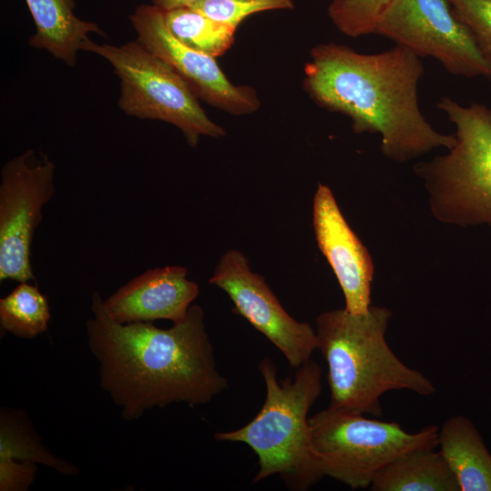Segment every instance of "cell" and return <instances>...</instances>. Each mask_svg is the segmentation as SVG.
I'll use <instances>...</instances> for the list:
<instances>
[{"instance_id": "obj_1", "label": "cell", "mask_w": 491, "mask_h": 491, "mask_svg": "<svg viewBox=\"0 0 491 491\" xmlns=\"http://www.w3.org/2000/svg\"><path fill=\"white\" fill-rule=\"evenodd\" d=\"M91 311L87 344L99 383L125 420L173 403L204 405L227 388L200 306L192 305L185 319L167 329L153 322L114 321L98 292L92 295Z\"/></svg>"}, {"instance_id": "obj_2", "label": "cell", "mask_w": 491, "mask_h": 491, "mask_svg": "<svg viewBox=\"0 0 491 491\" xmlns=\"http://www.w3.org/2000/svg\"><path fill=\"white\" fill-rule=\"evenodd\" d=\"M425 66L417 55L396 45L362 54L344 45L310 49L303 87L320 107L351 120L355 134H377L388 159L405 163L428 152L450 149L455 135L437 132L423 115L418 84Z\"/></svg>"}, {"instance_id": "obj_3", "label": "cell", "mask_w": 491, "mask_h": 491, "mask_svg": "<svg viewBox=\"0 0 491 491\" xmlns=\"http://www.w3.org/2000/svg\"><path fill=\"white\" fill-rule=\"evenodd\" d=\"M392 312L372 306L366 313L324 311L316 318L317 349L327 365L329 407L380 416L381 396L408 390L428 396L433 382L402 362L388 346L386 334Z\"/></svg>"}, {"instance_id": "obj_4", "label": "cell", "mask_w": 491, "mask_h": 491, "mask_svg": "<svg viewBox=\"0 0 491 491\" xmlns=\"http://www.w3.org/2000/svg\"><path fill=\"white\" fill-rule=\"evenodd\" d=\"M266 398L256 416L244 426L217 432L216 441L238 442L257 456L253 483L277 475L289 490L306 491L325 476L312 447L308 413L322 392V368L312 359L293 377L279 380L275 363L258 364Z\"/></svg>"}, {"instance_id": "obj_5", "label": "cell", "mask_w": 491, "mask_h": 491, "mask_svg": "<svg viewBox=\"0 0 491 491\" xmlns=\"http://www.w3.org/2000/svg\"><path fill=\"white\" fill-rule=\"evenodd\" d=\"M436 106L455 126V144L446 154L419 162L434 216L460 226L491 228V107L464 105L443 96Z\"/></svg>"}, {"instance_id": "obj_6", "label": "cell", "mask_w": 491, "mask_h": 491, "mask_svg": "<svg viewBox=\"0 0 491 491\" xmlns=\"http://www.w3.org/2000/svg\"><path fill=\"white\" fill-rule=\"evenodd\" d=\"M312 447L324 476L351 489L369 488L376 475L400 456L437 448L439 428L406 432L394 421L327 407L309 417Z\"/></svg>"}, {"instance_id": "obj_7", "label": "cell", "mask_w": 491, "mask_h": 491, "mask_svg": "<svg viewBox=\"0 0 491 491\" xmlns=\"http://www.w3.org/2000/svg\"><path fill=\"white\" fill-rule=\"evenodd\" d=\"M82 50L104 57L112 65L120 81L118 105L127 115L171 124L193 147L201 136L225 135L224 127L206 115L185 80L137 40L114 45L88 39Z\"/></svg>"}, {"instance_id": "obj_8", "label": "cell", "mask_w": 491, "mask_h": 491, "mask_svg": "<svg viewBox=\"0 0 491 491\" xmlns=\"http://www.w3.org/2000/svg\"><path fill=\"white\" fill-rule=\"evenodd\" d=\"M375 34L434 58L453 75L491 82V59L447 0H393Z\"/></svg>"}, {"instance_id": "obj_9", "label": "cell", "mask_w": 491, "mask_h": 491, "mask_svg": "<svg viewBox=\"0 0 491 491\" xmlns=\"http://www.w3.org/2000/svg\"><path fill=\"white\" fill-rule=\"evenodd\" d=\"M55 165L28 149L8 160L0 182V281L35 280L31 246L42 210L55 194Z\"/></svg>"}, {"instance_id": "obj_10", "label": "cell", "mask_w": 491, "mask_h": 491, "mask_svg": "<svg viewBox=\"0 0 491 491\" xmlns=\"http://www.w3.org/2000/svg\"><path fill=\"white\" fill-rule=\"evenodd\" d=\"M209 284L226 293L235 312L264 335L291 366L297 368L311 359L318 346L316 329L289 315L240 251L229 249L222 255Z\"/></svg>"}, {"instance_id": "obj_11", "label": "cell", "mask_w": 491, "mask_h": 491, "mask_svg": "<svg viewBox=\"0 0 491 491\" xmlns=\"http://www.w3.org/2000/svg\"><path fill=\"white\" fill-rule=\"evenodd\" d=\"M129 18L137 41L167 63L198 99L235 115H250L260 108L259 96L253 87L233 84L215 57L187 47L171 34L163 10L153 4H141Z\"/></svg>"}, {"instance_id": "obj_12", "label": "cell", "mask_w": 491, "mask_h": 491, "mask_svg": "<svg viewBox=\"0 0 491 491\" xmlns=\"http://www.w3.org/2000/svg\"><path fill=\"white\" fill-rule=\"evenodd\" d=\"M313 227L318 248L344 294L345 309L366 313L371 306V256L345 219L331 189L321 183L313 201Z\"/></svg>"}, {"instance_id": "obj_13", "label": "cell", "mask_w": 491, "mask_h": 491, "mask_svg": "<svg viewBox=\"0 0 491 491\" xmlns=\"http://www.w3.org/2000/svg\"><path fill=\"white\" fill-rule=\"evenodd\" d=\"M187 273L179 266L148 269L103 299V306L111 319L121 324L159 319L181 323L199 294Z\"/></svg>"}, {"instance_id": "obj_14", "label": "cell", "mask_w": 491, "mask_h": 491, "mask_svg": "<svg viewBox=\"0 0 491 491\" xmlns=\"http://www.w3.org/2000/svg\"><path fill=\"white\" fill-rule=\"evenodd\" d=\"M33 17L35 33L29 45L47 51L69 66L77 62L89 34L105 33L95 22L80 19L75 15V0H25Z\"/></svg>"}, {"instance_id": "obj_15", "label": "cell", "mask_w": 491, "mask_h": 491, "mask_svg": "<svg viewBox=\"0 0 491 491\" xmlns=\"http://www.w3.org/2000/svg\"><path fill=\"white\" fill-rule=\"evenodd\" d=\"M438 449L460 491H491V455L475 425L456 415L439 428Z\"/></svg>"}, {"instance_id": "obj_16", "label": "cell", "mask_w": 491, "mask_h": 491, "mask_svg": "<svg viewBox=\"0 0 491 491\" xmlns=\"http://www.w3.org/2000/svg\"><path fill=\"white\" fill-rule=\"evenodd\" d=\"M371 491H460L439 449L420 448L406 453L375 477Z\"/></svg>"}, {"instance_id": "obj_17", "label": "cell", "mask_w": 491, "mask_h": 491, "mask_svg": "<svg viewBox=\"0 0 491 491\" xmlns=\"http://www.w3.org/2000/svg\"><path fill=\"white\" fill-rule=\"evenodd\" d=\"M165 25L183 45L215 58L233 45L236 27L211 19L188 6L163 11Z\"/></svg>"}, {"instance_id": "obj_18", "label": "cell", "mask_w": 491, "mask_h": 491, "mask_svg": "<svg viewBox=\"0 0 491 491\" xmlns=\"http://www.w3.org/2000/svg\"><path fill=\"white\" fill-rule=\"evenodd\" d=\"M19 460L21 464H43L64 475H75L73 465L46 450L21 411L1 414L0 462Z\"/></svg>"}, {"instance_id": "obj_19", "label": "cell", "mask_w": 491, "mask_h": 491, "mask_svg": "<svg viewBox=\"0 0 491 491\" xmlns=\"http://www.w3.org/2000/svg\"><path fill=\"white\" fill-rule=\"evenodd\" d=\"M50 317L47 298L27 282H21L0 299L1 327L15 336L35 337L47 329Z\"/></svg>"}, {"instance_id": "obj_20", "label": "cell", "mask_w": 491, "mask_h": 491, "mask_svg": "<svg viewBox=\"0 0 491 491\" xmlns=\"http://www.w3.org/2000/svg\"><path fill=\"white\" fill-rule=\"evenodd\" d=\"M393 0H332L327 15L343 35L359 37L376 33L378 22Z\"/></svg>"}, {"instance_id": "obj_21", "label": "cell", "mask_w": 491, "mask_h": 491, "mask_svg": "<svg viewBox=\"0 0 491 491\" xmlns=\"http://www.w3.org/2000/svg\"><path fill=\"white\" fill-rule=\"evenodd\" d=\"M192 9L235 27L251 15L272 10H293L294 0H198Z\"/></svg>"}, {"instance_id": "obj_22", "label": "cell", "mask_w": 491, "mask_h": 491, "mask_svg": "<svg viewBox=\"0 0 491 491\" xmlns=\"http://www.w3.org/2000/svg\"><path fill=\"white\" fill-rule=\"evenodd\" d=\"M491 59V0H447Z\"/></svg>"}, {"instance_id": "obj_23", "label": "cell", "mask_w": 491, "mask_h": 491, "mask_svg": "<svg viewBox=\"0 0 491 491\" xmlns=\"http://www.w3.org/2000/svg\"><path fill=\"white\" fill-rule=\"evenodd\" d=\"M198 0H152V4L163 11L188 6Z\"/></svg>"}]
</instances>
